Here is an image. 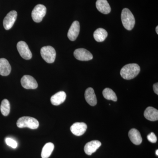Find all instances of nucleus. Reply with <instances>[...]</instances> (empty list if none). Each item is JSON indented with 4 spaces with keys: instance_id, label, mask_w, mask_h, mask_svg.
<instances>
[{
    "instance_id": "f257e3e1",
    "label": "nucleus",
    "mask_w": 158,
    "mask_h": 158,
    "mask_svg": "<svg viewBox=\"0 0 158 158\" xmlns=\"http://www.w3.org/2000/svg\"><path fill=\"white\" fill-rule=\"evenodd\" d=\"M140 72V67L138 64L131 63L124 65L120 71V75L125 80L134 79Z\"/></svg>"
},
{
    "instance_id": "f03ea898",
    "label": "nucleus",
    "mask_w": 158,
    "mask_h": 158,
    "mask_svg": "<svg viewBox=\"0 0 158 158\" xmlns=\"http://www.w3.org/2000/svg\"><path fill=\"white\" fill-rule=\"evenodd\" d=\"M121 18L122 22L125 28L128 31L132 30L135 23V20L129 9L127 8L123 9Z\"/></svg>"
},
{
    "instance_id": "7ed1b4c3",
    "label": "nucleus",
    "mask_w": 158,
    "mask_h": 158,
    "mask_svg": "<svg viewBox=\"0 0 158 158\" xmlns=\"http://www.w3.org/2000/svg\"><path fill=\"white\" fill-rule=\"evenodd\" d=\"M16 124L19 128L28 127L31 129H36L39 125L37 119L30 116H23L19 118Z\"/></svg>"
},
{
    "instance_id": "20e7f679",
    "label": "nucleus",
    "mask_w": 158,
    "mask_h": 158,
    "mask_svg": "<svg viewBox=\"0 0 158 158\" xmlns=\"http://www.w3.org/2000/svg\"><path fill=\"white\" fill-rule=\"evenodd\" d=\"M41 57L46 62L52 63L55 62L56 58V51L52 47L47 46L40 49Z\"/></svg>"
},
{
    "instance_id": "39448f33",
    "label": "nucleus",
    "mask_w": 158,
    "mask_h": 158,
    "mask_svg": "<svg viewBox=\"0 0 158 158\" xmlns=\"http://www.w3.org/2000/svg\"><path fill=\"white\" fill-rule=\"evenodd\" d=\"M46 11L45 6L41 4L37 5L32 11V19L35 22H40L45 16Z\"/></svg>"
},
{
    "instance_id": "423d86ee",
    "label": "nucleus",
    "mask_w": 158,
    "mask_h": 158,
    "mask_svg": "<svg viewBox=\"0 0 158 158\" xmlns=\"http://www.w3.org/2000/svg\"><path fill=\"white\" fill-rule=\"evenodd\" d=\"M17 48L21 56L26 60L31 59L32 54L27 44L24 41H19L17 43Z\"/></svg>"
},
{
    "instance_id": "0eeeda50",
    "label": "nucleus",
    "mask_w": 158,
    "mask_h": 158,
    "mask_svg": "<svg viewBox=\"0 0 158 158\" xmlns=\"http://www.w3.org/2000/svg\"><path fill=\"white\" fill-rule=\"evenodd\" d=\"M21 83L23 88L27 89H35L38 87L36 80L30 75H24L21 80Z\"/></svg>"
},
{
    "instance_id": "6e6552de",
    "label": "nucleus",
    "mask_w": 158,
    "mask_h": 158,
    "mask_svg": "<svg viewBox=\"0 0 158 158\" xmlns=\"http://www.w3.org/2000/svg\"><path fill=\"white\" fill-rule=\"evenodd\" d=\"M75 58L80 61H89L93 59V55L85 48L77 49L74 52Z\"/></svg>"
},
{
    "instance_id": "1a4fd4ad",
    "label": "nucleus",
    "mask_w": 158,
    "mask_h": 158,
    "mask_svg": "<svg viewBox=\"0 0 158 158\" xmlns=\"http://www.w3.org/2000/svg\"><path fill=\"white\" fill-rule=\"evenodd\" d=\"M17 17V13L15 11H10L6 15L3 20V26L6 30H9L13 27Z\"/></svg>"
},
{
    "instance_id": "9d476101",
    "label": "nucleus",
    "mask_w": 158,
    "mask_h": 158,
    "mask_svg": "<svg viewBox=\"0 0 158 158\" xmlns=\"http://www.w3.org/2000/svg\"><path fill=\"white\" fill-rule=\"evenodd\" d=\"M87 129V124L83 122L75 123L70 127L71 132L77 136H81L84 135Z\"/></svg>"
},
{
    "instance_id": "9b49d317",
    "label": "nucleus",
    "mask_w": 158,
    "mask_h": 158,
    "mask_svg": "<svg viewBox=\"0 0 158 158\" xmlns=\"http://www.w3.org/2000/svg\"><path fill=\"white\" fill-rule=\"evenodd\" d=\"M80 31V23L77 21H75L72 24L69 30L67 36L71 41H74L78 36Z\"/></svg>"
},
{
    "instance_id": "f8f14e48",
    "label": "nucleus",
    "mask_w": 158,
    "mask_h": 158,
    "mask_svg": "<svg viewBox=\"0 0 158 158\" xmlns=\"http://www.w3.org/2000/svg\"><path fill=\"white\" fill-rule=\"evenodd\" d=\"M101 145V142L98 140L90 141L85 144L84 151L86 154L89 156L91 155L98 149Z\"/></svg>"
},
{
    "instance_id": "ddd939ff",
    "label": "nucleus",
    "mask_w": 158,
    "mask_h": 158,
    "mask_svg": "<svg viewBox=\"0 0 158 158\" xmlns=\"http://www.w3.org/2000/svg\"><path fill=\"white\" fill-rule=\"evenodd\" d=\"M85 98L86 102L90 106H95L97 103V99L93 88H89L85 90Z\"/></svg>"
},
{
    "instance_id": "4468645a",
    "label": "nucleus",
    "mask_w": 158,
    "mask_h": 158,
    "mask_svg": "<svg viewBox=\"0 0 158 158\" xmlns=\"http://www.w3.org/2000/svg\"><path fill=\"white\" fill-rule=\"evenodd\" d=\"M66 94L63 91H60L51 97V102L54 106H59L65 101Z\"/></svg>"
},
{
    "instance_id": "2eb2a0df",
    "label": "nucleus",
    "mask_w": 158,
    "mask_h": 158,
    "mask_svg": "<svg viewBox=\"0 0 158 158\" xmlns=\"http://www.w3.org/2000/svg\"><path fill=\"white\" fill-rule=\"evenodd\" d=\"M11 66L6 59H0V75L2 76L9 75L11 71Z\"/></svg>"
},
{
    "instance_id": "dca6fc26",
    "label": "nucleus",
    "mask_w": 158,
    "mask_h": 158,
    "mask_svg": "<svg viewBox=\"0 0 158 158\" xmlns=\"http://www.w3.org/2000/svg\"><path fill=\"white\" fill-rule=\"evenodd\" d=\"M128 136L130 140L133 144L135 145H139L142 141L140 132L136 129H132L129 131Z\"/></svg>"
},
{
    "instance_id": "f3484780",
    "label": "nucleus",
    "mask_w": 158,
    "mask_h": 158,
    "mask_svg": "<svg viewBox=\"0 0 158 158\" xmlns=\"http://www.w3.org/2000/svg\"><path fill=\"white\" fill-rule=\"evenodd\" d=\"M96 7L98 10L102 14H109L111 11V7L107 0H97Z\"/></svg>"
},
{
    "instance_id": "a211bd4d",
    "label": "nucleus",
    "mask_w": 158,
    "mask_h": 158,
    "mask_svg": "<svg viewBox=\"0 0 158 158\" xmlns=\"http://www.w3.org/2000/svg\"><path fill=\"white\" fill-rule=\"evenodd\" d=\"M144 117L151 121H155L158 119V111L157 109L152 107H148L144 112Z\"/></svg>"
},
{
    "instance_id": "6ab92c4d",
    "label": "nucleus",
    "mask_w": 158,
    "mask_h": 158,
    "mask_svg": "<svg viewBox=\"0 0 158 158\" xmlns=\"http://www.w3.org/2000/svg\"><path fill=\"white\" fill-rule=\"evenodd\" d=\"M108 36V33L105 29L100 28L97 29L94 33V37L97 42H101L104 41Z\"/></svg>"
},
{
    "instance_id": "aec40b11",
    "label": "nucleus",
    "mask_w": 158,
    "mask_h": 158,
    "mask_svg": "<svg viewBox=\"0 0 158 158\" xmlns=\"http://www.w3.org/2000/svg\"><path fill=\"white\" fill-rule=\"evenodd\" d=\"M54 144L52 143L49 142L46 143L43 148L41 156L42 158H48L52 154L54 149Z\"/></svg>"
},
{
    "instance_id": "412c9836",
    "label": "nucleus",
    "mask_w": 158,
    "mask_h": 158,
    "mask_svg": "<svg viewBox=\"0 0 158 158\" xmlns=\"http://www.w3.org/2000/svg\"><path fill=\"white\" fill-rule=\"evenodd\" d=\"M102 94L104 97L106 99L113 101L114 102L117 101V98L116 93L110 88H105L104 90H103Z\"/></svg>"
},
{
    "instance_id": "4be33fe9",
    "label": "nucleus",
    "mask_w": 158,
    "mask_h": 158,
    "mask_svg": "<svg viewBox=\"0 0 158 158\" xmlns=\"http://www.w3.org/2000/svg\"><path fill=\"white\" fill-rule=\"evenodd\" d=\"M0 110L3 116H6L9 115L10 111V104L8 100L5 99L2 101Z\"/></svg>"
},
{
    "instance_id": "5701e85b",
    "label": "nucleus",
    "mask_w": 158,
    "mask_h": 158,
    "mask_svg": "<svg viewBox=\"0 0 158 158\" xmlns=\"http://www.w3.org/2000/svg\"><path fill=\"white\" fill-rule=\"evenodd\" d=\"M6 142L8 146H10L13 148H16L18 146L17 142L12 138H6Z\"/></svg>"
},
{
    "instance_id": "b1692460",
    "label": "nucleus",
    "mask_w": 158,
    "mask_h": 158,
    "mask_svg": "<svg viewBox=\"0 0 158 158\" xmlns=\"http://www.w3.org/2000/svg\"><path fill=\"white\" fill-rule=\"evenodd\" d=\"M147 139L151 143H156L157 141V137L154 133L152 132L147 136Z\"/></svg>"
},
{
    "instance_id": "393cba45",
    "label": "nucleus",
    "mask_w": 158,
    "mask_h": 158,
    "mask_svg": "<svg viewBox=\"0 0 158 158\" xmlns=\"http://www.w3.org/2000/svg\"><path fill=\"white\" fill-rule=\"evenodd\" d=\"M153 88L154 91L155 93L156 94H158V83H156L153 86Z\"/></svg>"
},
{
    "instance_id": "a878e982",
    "label": "nucleus",
    "mask_w": 158,
    "mask_h": 158,
    "mask_svg": "<svg viewBox=\"0 0 158 158\" xmlns=\"http://www.w3.org/2000/svg\"><path fill=\"white\" fill-rule=\"evenodd\" d=\"M156 32L157 34H158V27L157 26L156 27Z\"/></svg>"
},
{
    "instance_id": "bb28decb",
    "label": "nucleus",
    "mask_w": 158,
    "mask_h": 158,
    "mask_svg": "<svg viewBox=\"0 0 158 158\" xmlns=\"http://www.w3.org/2000/svg\"><path fill=\"white\" fill-rule=\"evenodd\" d=\"M156 154L157 156H158V150H157L156 151Z\"/></svg>"
}]
</instances>
